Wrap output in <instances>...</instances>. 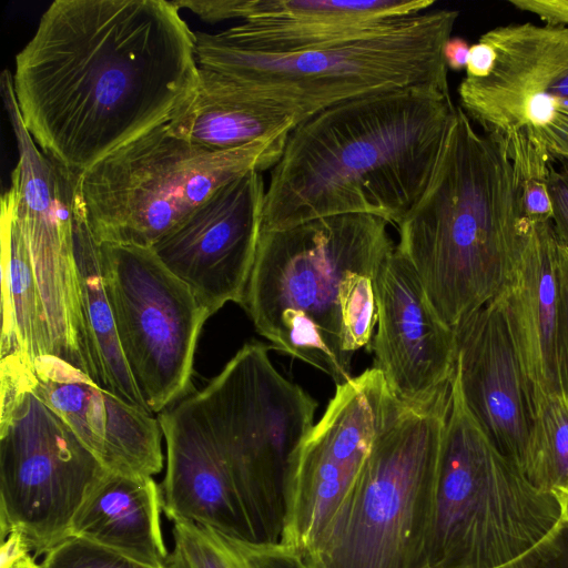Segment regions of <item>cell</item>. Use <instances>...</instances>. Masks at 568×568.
Instances as JSON below:
<instances>
[{"mask_svg": "<svg viewBox=\"0 0 568 568\" xmlns=\"http://www.w3.org/2000/svg\"><path fill=\"white\" fill-rule=\"evenodd\" d=\"M199 75L166 0H55L17 53L13 91L39 149L77 176L168 123Z\"/></svg>", "mask_w": 568, "mask_h": 568, "instance_id": "6da1fadb", "label": "cell"}, {"mask_svg": "<svg viewBox=\"0 0 568 568\" xmlns=\"http://www.w3.org/2000/svg\"><path fill=\"white\" fill-rule=\"evenodd\" d=\"M455 110L449 89L420 84L301 122L271 171L262 230L343 214L398 226L427 185Z\"/></svg>", "mask_w": 568, "mask_h": 568, "instance_id": "7a4b0ae2", "label": "cell"}, {"mask_svg": "<svg viewBox=\"0 0 568 568\" xmlns=\"http://www.w3.org/2000/svg\"><path fill=\"white\" fill-rule=\"evenodd\" d=\"M387 225L343 214L262 230L241 304L258 334L336 385L351 379L377 324L376 276L395 247Z\"/></svg>", "mask_w": 568, "mask_h": 568, "instance_id": "3957f363", "label": "cell"}, {"mask_svg": "<svg viewBox=\"0 0 568 568\" xmlns=\"http://www.w3.org/2000/svg\"><path fill=\"white\" fill-rule=\"evenodd\" d=\"M529 226L505 149L456 106L396 245L445 325L455 331L501 293Z\"/></svg>", "mask_w": 568, "mask_h": 568, "instance_id": "277c9868", "label": "cell"}, {"mask_svg": "<svg viewBox=\"0 0 568 568\" xmlns=\"http://www.w3.org/2000/svg\"><path fill=\"white\" fill-rule=\"evenodd\" d=\"M458 17L428 10L358 39L290 52L243 50L195 31V55L237 99L297 125L365 95L420 84L449 89L443 48Z\"/></svg>", "mask_w": 568, "mask_h": 568, "instance_id": "5b68a950", "label": "cell"}, {"mask_svg": "<svg viewBox=\"0 0 568 568\" xmlns=\"http://www.w3.org/2000/svg\"><path fill=\"white\" fill-rule=\"evenodd\" d=\"M452 382L424 402H397L354 485L305 557L310 568H429L428 532Z\"/></svg>", "mask_w": 568, "mask_h": 568, "instance_id": "8992f818", "label": "cell"}, {"mask_svg": "<svg viewBox=\"0 0 568 568\" xmlns=\"http://www.w3.org/2000/svg\"><path fill=\"white\" fill-rule=\"evenodd\" d=\"M293 126L211 150L159 125L78 176L75 196L98 243L152 247L230 181L273 169Z\"/></svg>", "mask_w": 568, "mask_h": 568, "instance_id": "52a82bcc", "label": "cell"}, {"mask_svg": "<svg viewBox=\"0 0 568 568\" xmlns=\"http://www.w3.org/2000/svg\"><path fill=\"white\" fill-rule=\"evenodd\" d=\"M561 517L556 494L537 489L488 440L454 373L437 464L428 567H498L541 541Z\"/></svg>", "mask_w": 568, "mask_h": 568, "instance_id": "ba28073f", "label": "cell"}, {"mask_svg": "<svg viewBox=\"0 0 568 568\" xmlns=\"http://www.w3.org/2000/svg\"><path fill=\"white\" fill-rule=\"evenodd\" d=\"M229 469L254 540L282 542L291 471L314 426L316 400L245 344L194 394Z\"/></svg>", "mask_w": 568, "mask_h": 568, "instance_id": "9c48e42d", "label": "cell"}, {"mask_svg": "<svg viewBox=\"0 0 568 568\" xmlns=\"http://www.w3.org/2000/svg\"><path fill=\"white\" fill-rule=\"evenodd\" d=\"M33 387L31 364L1 357V539L19 534L47 554L70 536L82 504L108 473Z\"/></svg>", "mask_w": 568, "mask_h": 568, "instance_id": "30bf717a", "label": "cell"}, {"mask_svg": "<svg viewBox=\"0 0 568 568\" xmlns=\"http://www.w3.org/2000/svg\"><path fill=\"white\" fill-rule=\"evenodd\" d=\"M100 257L123 355L148 409L160 414L187 392L210 315L151 247L101 243Z\"/></svg>", "mask_w": 568, "mask_h": 568, "instance_id": "8fae6325", "label": "cell"}, {"mask_svg": "<svg viewBox=\"0 0 568 568\" xmlns=\"http://www.w3.org/2000/svg\"><path fill=\"white\" fill-rule=\"evenodd\" d=\"M0 91L19 153L7 193L28 244L50 354L88 374L73 239L78 176L36 144L22 121L8 70L1 74Z\"/></svg>", "mask_w": 568, "mask_h": 568, "instance_id": "7c38bea8", "label": "cell"}, {"mask_svg": "<svg viewBox=\"0 0 568 568\" xmlns=\"http://www.w3.org/2000/svg\"><path fill=\"white\" fill-rule=\"evenodd\" d=\"M479 39L494 63L485 77L463 79L459 106L490 138L525 132L568 164V27L513 23Z\"/></svg>", "mask_w": 568, "mask_h": 568, "instance_id": "4fadbf2b", "label": "cell"}, {"mask_svg": "<svg viewBox=\"0 0 568 568\" xmlns=\"http://www.w3.org/2000/svg\"><path fill=\"white\" fill-rule=\"evenodd\" d=\"M397 402L374 367L336 385L294 462L282 544L304 558L314 550Z\"/></svg>", "mask_w": 568, "mask_h": 568, "instance_id": "5bb4252c", "label": "cell"}, {"mask_svg": "<svg viewBox=\"0 0 568 568\" xmlns=\"http://www.w3.org/2000/svg\"><path fill=\"white\" fill-rule=\"evenodd\" d=\"M266 185L250 171L215 191L151 248L210 316L242 304L263 223Z\"/></svg>", "mask_w": 568, "mask_h": 568, "instance_id": "9a60e30c", "label": "cell"}, {"mask_svg": "<svg viewBox=\"0 0 568 568\" xmlns=\"http://www.w3.org/2000/svg\"><path fill=\"white\" fill-rule=\"evenodd\" d=\"M376 301L373 367L399 402H424L454 377L455 331L437 316L417 274L396 246L379 266Z\"/></svg>", "mask_w": 568, "mask_h": 568, "instance_id": "2e32d148", "label": "cell"}, {"mask_svg": "<svg viewBox=\"0 0 568 568\" xmlns=\"http://www.w3.org/2000/svg\"><path fill=\"white\" fill-rule=\"evenodd\" d=\"M455 334V373L465 404L493 446L521 470L534 422L532 393L495 298Z\"/></svg>", "mask_w": 568, "mask_h": 568, "instance_id": "e0dca14e", "label": "cell"}, {"mask_svg": "<svg viewBox=\"0 0 568 568\" xmlns=\"http://www.w3.org/2000/svg\"><path fill=\"white\" fill-rule=\"evenodd\" d=\"M31 369L39 396L106 470L151 477L162 470L163 435L151 413L125 403L54 355L38 357Z\"/></svg>", "mask_w": 568, "mask_h": 568, "instance_id": "ac0fdd59", "label": "cell"}, {"mask_svg": "<svg viewBox=\"0 0 568 568\" xmlns=\"http://www.w3.org/2000/svg\"><path fill=\"white\" fill-rule=\"evenodd\" d=\"M166 446L162 508L227 537L255 541L229 469L194 395L158 416Z\"/></svg>", "mask_w": 568, "mask_h": 568, "instance_id": "d6986e66", "label": "cell"}, {"mask_svg": "<svg viewBox=\"0 0 568 568\" xmlns=\"http://www.w3.org/2000/svg\"><path fill=\"white\" fill-rule=\"evenodd\" d=\"M433 0H242L240 23L212 33L227 45L290 52L379 31L434 6Z\"/></svg>", "mask_w": 568, "mask_h": 568, "instance_id": "ffe728a7", "label": "cell"}, {"mask_svg": "<svg viewBox=\"0 0 568 568\" xmlns=\"http://www.w3.org/2000/svg\"><path fill=\"white\" fill-rule=\"evenodd\" d=\"M559 237L552 222L530 224L510 281L495 297L534 396L561 394L557 368Z\"/></svg>", "mask_w": 568, "mask_h": 568, "instance_id": "44dd1931", "label": "cell"}, {"mask_svg": "<svg viewBox=\"0 0 568 568\" xmlns=\"http://www.w3.org/2000/svg\"><path fill=\"white\" fill-rule=\"evenodd\" d=\"M162 511L161 488L153 477L108 471L79 509L69 537L164 568L169 551L162 535Z\"/></svg>", "mask_w": 568, "mask_h": 568, "instance_id": "7402d4cb", "label": "cell"}, {"mask_svg": "<svg viewBox=\"0 0 568 568\" xmlns=\"http://www.w3.org/2000/svg\"><path fill=\"white\" fill-rule=\"evenodd\" d=\"M74 258L90 378L103 389L140 409H148L123 355L105 292L100 244L75 196Z\"/></svg>", "mask_w": 568, "mask_h": 568, "instance_id": "603a6c76", "label": "cell"}, {"mask_svg": "<svg viewBox=\"0 0 568 568\" xmlns=\"http://www.w3.org/2000/svg\"><path fill=\"white\" fill-rule=\"evenodd\" d=\"M1 224V357L22 355L31 365L50 354V341L30 254L6 192Z\"/></svg>", "mask_w": 568, "mask_h": 568, "instance_id": "cb8c5ba5", "label": "cell"}, {"mask_svg": "<svg viewBox=\"0 0 568 568\" xmlns=\"http://www.w3.org/2000/svg\"><path fill=\"white\" fill-rule=\"evenodd\" d=\"M166 124L172 134L211 150L239 148L296 126L293 119L254 110L233 95L216 72L200 67L193 92Z\"/></svg>", "mask_w": 568, "mask_h": 568, "instance_id": "d4e9b609", "label": "cell"}, {"mask_svg": "<svg viewBox=\"0 0 568 568\" xmlns=\"http://www.w3.org/2000/svg\"><path fill=\"white\" fill-rule=\"evenodd\" d=\"M173 548L165 568H310L295 549L227 537L187 520L172 521Z\"/></svg>", "mask_w": 568, "mask_h": 568, "instance_id": "484cf974", "label": "cell"}, {"mask_svg": "<svg viewBox=\"0 0 568 568\" xmlns=\"http://www.w3.org/2000/svg\"><path fill=\"white\" fill-rule=\"evenodd\" d=\"M521 473L539 490L568 481V404L561 394L534 396V422Z\"/></svg>", "mask_w": 568, "mask_h": 568, "instance_id": "4316f807", "label": "cell"}, {"mask_svg": "<svg viewBox=\"0 0 568 568\" xmlns=\"http://www.w3.org/2000/svg\"><path fill=\"white\" fill-rule=\"evenodd\" d=\"M496 141L503 145L513 164L528 223L551 221L552 211L548 193L550 158L546 150L525 132Z\"/></svg>", "mask_w": 568, "mask_h": 568, "instance_id": "83f0119b", "label": "cell"}, {"mask_svg": "<svg viewBox=\"0 0 568 568\" xmlns=\"http://www.w3.org/2000/svg\"><path fill=\"white\" fill-rule=\"evenodd\" d=\"M40 565L41 568H153L77 537H69L50 549Z\"/></svg>", "mask_w": 568, "mask_h": 568, "instance_id": "f1b7e54d", "label": "cell"}, {"mask_svg": "<svg viewBox=\"0 0 568 568\" xmlns=\"http://www.w3.org/2000/svg\"><path fill=\"white\" fill-rule=\"evenodd\" d=\"M495 568H568V520L561 517L541 541Z\"/></svg>", "mask_w": 568, "mask_h": 568, "instance_id": "f546056e", "label": "cell"}, {"mask_svg": "<svg viewBox=\"0 0 568 568\" xmlns=\"http://www.w3.org/2000/svg\"><path fill=\"white\" fill-rule=\"evenodd\" d=\"M559 311L557 328V368L562 397L568 404V245L558 244Z\"/></svg>", "mask_w": 568, "mask_h": 568, "instance_id": "4dcf8cb0", "label": "cell"}, {"mask_svg": "<svg viewBox=\"0 0 568 568\" xmlns=\"http://www.w3.org/2000/svg\"><path fill=\"white\" fill-rule=\"evenodd\" d=\"M548 193L551 203V222L558 237L568 245V166H550Z\"/></svg>", "mask_w": 568, "mask_h": 568, "instance_id": "1f68e13d", "label": "cell"}, {"mask_svg": "<svg viewBox=\"0 0 568 568\" xmlns=\"http://www.w3.org/2000/svg\"><path fill=\"white\" fill-rule=\"evenodd\" d=\"M509 4L536 14L545 24L568 27V0H510Z\"/></svg>", "mask_w": 568, "mask_h": 568, "instance_id": "d6a6232c", "label": "cell"}, {"mask_svg": "<svg viewBox=\"0 0 568 568\" xmlns=\"http://www.w3.org/2000/svg\"><path fill=\"white\" fill-rule=\"evenodd\" d=\"M495 52L490 44L479 39L478 42L470 45L468 61L466 65V77L483 78L491 69Z\"/></svg>", "mask_w": 568, "mask_h": 568, "instance_id": "836d02e7", "label": "cell"}, {"mask_svg": "<svg viewBox=\"0 0 568 568\" xmlns=\"http://www.w3.org/2000/svg\"><path fill=\"white\" fill-rule=\"evenodd\" d=\"M469 49L470 47L465 39L450 37L443 48V55L447 68L453 71L466 69Z\"/></svg>", "mask_w": 568, "mask_h": 568, "instance_id": "e575fe53", "label": "cell"}, {"mask_svg": "<svg viewBox=\"0 0 568 568\" xmlns=\"http://www.w3.org/2000/svg\"><path fill=\"white\" fill-rule=\"evenodd\" d=\"M1 568H41V565H38L30 552H28Z\"/></svg>", "mask_w": 568, "mask_h": 568, "instance_id": "d590c367", "label": "cell"}, {"mask_svg": "<svg viewBox=\"0 0 568 568\" xmlns=\"http://www.w3.org/2000/svg\"><path fill=\"white\" fill-rule=\"evenodd\" d=\"M559 500L562 517L568 520V481L554 491Z\"/></svg>", "mask_w": 568, "mask_h": 568, "instance_id": "8d00e7d4", "label": "cell"}]
</instances>
